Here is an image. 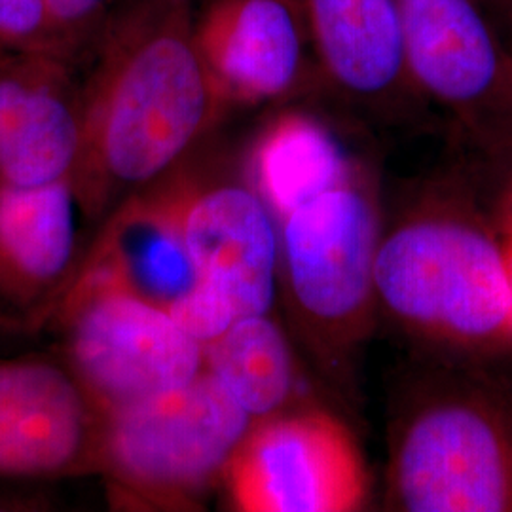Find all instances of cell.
<instances>
[{
	"instance_id": "cell-1",
	"label": "cell",
	"mask_w": 512,
	"mask_h": 512,
	"mask_svg": "<svg viewBox=\"0 0 512 512\" xmlns=\"http://www.w3.org/2000/svg\"><path fill=\"white\" fill-rule=\"evenodd\" d=\"M192 0H116L93 48L74 171L145 186L183 164L230 103L203 59Z\"/></svg>"
},
{
	"instance_id": "cell-2",
	"label": "cell",
	"mask_w": 512,
	"mask_h": 512,
	"mask_svg": "<svg viewBox=\"0 0 512 512\" xmlns=\"http://www.w3.org/2000/svg\"><path fill=\"white\" fill-rule=\"evenodd\" d=\"M376 296L404 329L448 348L512 346L503 239L458 188L433 190L382 232Z\"/></svg>"
},
{
	"instance_id": "cell-3",
	"label": "cell",
	"mask_w": 512,
	"mask_h": 512,
	"mask_svg": "<svg viewBox=\"0 0 512 512\" xmlns=\"http://www.w3.org/2000/svg\"><path fill=\"white\" fill-rule=\"evenodd\" d=\"M275 222L289 310L319 361L336 370L368 338L378 308L376 188L353 162Z\"/></svg>"
},
{
	"instance_id": "cell-4",
	"label": "cell",
	"mask_w": 512,
	"mask_h": 512,
	"mask_svg": "<svg viewBox=\"0 0 512 512\" xmlns=\"http://www.w3.org/2000/svg\"><path fill=\"white\" fill-rule=\"evenodd\" d=\"M387 499L397 511L512 512V399L465 380L427 385L391 429Z\"/></svg>"
},
{
	"instance_id": "cell-5",
	"label": "cell",
	"mask_w": 512,
	"mask_h": 512,
	"mask_svg": "<svg viewBox=\"0 0 512 512\" xmlns=\"http://www.w3.org/2000/svg\"><path fill=\"white\" fill-rule=\"evenodd\" d=\"M406 73L475 147L512 154V50L480 0H397Z\"/></svg>"
},
{
	"instance_id": "cell-6",
	"label": "cell",
	"mask_w": 512,
	"mask_h": 512,
	"mask_svg": "<svg viewBox=\"0 0 512 512\" xmlns=\"http://www.w3.org/2000/svg\"><path fill=\"white\" fill-rule=\"evenodd\" d=\"M224 475L234 503L245 512L361 511L370 494L355 435L319 408L256 420Z\"/></svg>"
},
{
	"instance_id": "cell-7",
	"label": "cell",
	"mask_w": 512,
	"mask_h": 512,
	"mask_svg": "<svg viewBox=\"0 0 512 512\" xmlns=\"http://www.w3.org/2000/svg\"><path fill=\"white\" fill-rule=\"evenodd\" d=\"M255 420L203 368L190 382L116 406L109 452L141 490L181 497L224 473Z\"/></svg>"
},
{
	"instance_id": "cell-8",
	"label": "cell",
	"mask_w": 512,
	"mask_h": 512,
	"mask_svg": "<svg viewBox=\"0 0 512 512\" xmlns=\"http://www.w3.org/2000/svg\"><path fill=\"white\" fill-rule=\"evenodd\" d=\"M74 361L116 406L190 382L203 370V346L169 315L105 281L78 313Z\"/></svg>"
},
{
	"instance_id": "cell-9",
	"label": "cell",
	"mask_w": 512,
	"mask_h": 512,
	"mask_svg": "<svg viewBox=\"0 0 512 512\" xmlns=\"http://www.w3.org/2000/svg\"><path fill=\"white\" fill-rule=\"evenodd\" d=\"M186 251L196 287L243 319L268 313L279 274V232L255 184L177 177Z\"/></svg>"
},
{
	"instance_id": "cell-10",
	"label": "cell",
	"mask_w": 512,
	"mask_h": 512,
	"mask_svg": "<svg viewBox=\"0 0 512 512\" xmlns=\"http://www.w3.org/2000/svg\"><path fill=\"white\" fill-rule=\"evenodd\" d=\"M196 37L228 103L275 101L321 76L298 0H207Z\"/></svg>"
},
{
	"instance_id": "cell-11",
	"label": "cell",
	"mask_w": 512,
	"mask_h": 512,
	"mask_svg": "<svg viewBox=\"0 0 512 512\" xmlns=\"http://www.w3.org/2000/svg\"><path fill=\"white\" fill-rule=\"evenodd\" d=\"M71 67L55 55H0V184L54 183L76 169L82 112Z\"/></svg>"
},
{
	"instance_id": "cell-12",
	"label": "cell",
	"mask_w": 512,
	"mask_h": 512,
	"mask_svg": "<svg viewBox=\"0 0 512 512\" xmlns=\"http://www.w3.org/2000/svg\"><path fill=\"white\" fill-rule=\"evenodd\" d=\"M302 6L321 78L338 92L372 107H393L416 93L397 0H302Z\"/></svg>"
},
{
	"instance_id": "cell-13",
	"label": "cell",
	"mask_w": 512,
	"mask_h": 512,
	"mask_svg": "<svg viewBox=\"0 0 512 512\" xmlns=\"http://www.w3.org/2000/svg\"><path fill=\"white\" fill-rule=\"evenodd\" d=\"M84 437V406L73 382L42 363L0 365V473L65 467Z\"/></svg>"
},
{
	"instance_id": "cell-14",
	"label": "cell",
	"mask_w": 512,
	"mask_h": 512,
	"mask_svg": "<svg viewBox=\"0 0 512 512\" xmlns=\"http://www.w3.org/2000/svg\"><path fill=\"white\" fill-rule=\"evenodd\" d=\"M112 247L109 283L167 310L196 285L181 220L179 179L131 207Z\"/></svg>"
},
{
	"instance_id": "cell-15",
	"label": "cell",
	"mask_w": 512,
	"mask_h": 512,
	"mask_svg": "<svg viewBox=\"0 0 512 512\" xmlns=\"http://www.w3.org/2000/svg\"><path fill=\"white\" fill-rule=\"evenodd\" d=\"M203 368L255 421L283 412L293 397V353L268 313L243 317L203 344Z\"/></svg>"
},
{
	"instance_id": "cell-16",
	"label": "cell",
	"mask_w": 512,
	"mask_h": 512,
	"mask_svg": "<svg viewBox=\"0 0 512 512\" xmlns=\"http://www.w3.org/2000/svg\"><path fill=\"white\" fill-rule=\"evenodd\" d=\"M351 165L321 124L304 114H283L256 141L251 183L277 220L340 179Z\"/></svg>"
},
{
	"instance_id": "cell-17",
	"label": "cell",
	"mask_w": 512,
	"mask_h": 512,
	"mask_svg": "<svg viewBox=\"0 0 512 512\" xmlns=\"http://www.w3.org/2000/svg\"><path fill=\"white\" fill-rule=\"evenodd\" d=\"M74 247L69 177L38 186L0 184V260L31 281L54 279Z\"/></svg>"
},
{
	"instance_id": "cell-18",
	"label": "cell",
	"mask_w": 512,
	"mask_h": 512,
	"mask_svg": "<svg viewBox=\"0 0 512 512\" xmlns=\"http://www.w3.org/2000/svg\"><path fill=\"white\" fill-rule=\"evenodd\" d=\"M61 54L50 0H0V55ZM67 61V59H65Z\"/></svg>"
},
{
	"instance_id": "cell-19",
	"label": "cell",
	"mask_w": 512,
	"mask_h": 512,
	"mask_svg": "<svg viewBox=\"0 0 512 512\" xmlns=\"http://www.w3.org/2000/svg\"><path fill=\"white\" fill-rule=\"evenodd\" d=\"M116 0H50L61 54L74 63L92 55Z\"/></svg>"
},
{
	"instance_id": "cell-20",
	"label": "cell",
	"mask_w": 512,
	"mask_h": 512,
	"mask_svg": "<svg viewBox=\"0 0 512 512\" xmlns=\"http://www.w3.org/2000/svg\"><path fill=\"white\" fill-rule=\"evenodd\" d=\"M497 27H505L512 37V0H480Z\"/></svg>"
},
{
	"instance_id": "cell-21",
	"label": "cell",
	"mask_w": 512,
	"mask_h": 512,
	"mask_svg": "<svg viewBox=\"0 0 512 512\" xmlns=\"http://www.w3.org/2000/svg\"><path fill=\"white\" fill-rule=\"evenodd\" d=\"M512 158V154H509ZM501 213H503V226L512 224V164L511 171L505 179V186H503V194H501Z\"/></svg>"
},
{
	"instance_id": "cell-22",
	"label": "cell",
	"mask_w": 512,
	"mask_h": 512,
	"mask_svg": "<svg viewBox=\"0 0 512 512\" xmlns=\"http://www.w3.org/2000/svg\"><path fill=\"white\" fill-rule=\"evenodd\" d=\"M503 251H505V266H507V279H509V293H511L512 308V224L503 226Z\"/></svg>"
},
{
	"instance_id": "cell-23",
	"label": "cell",
	"mask_w": 512,
	"mask_h": 512,
	"mask_svg": "<svg viewBox=\"0 0 512 512\" xmlns=\"http://www.w3.org/2000/svg\"><path fill=\"white\" fill-rule=\"evenodd\" d=\"M509 44H511V50H512V37H511V42H509Z\"/></svg>"
},
{
	"instance_id": "cell-24",
	"label": "cell",
	"mask_w": 512,
	"mask_h": 512,
	"mask_svg": "<svg viewBox=\"0 0 512 512\" xmlns=\"http://www.w3.org/2000/svg\"><path fill=\"white\" fill-rule=\"evenodd\" d=\"M298 2H300V4H302V0H298ZM302 8H304V6H302Z\"/></svg>"
}]
</instances>
